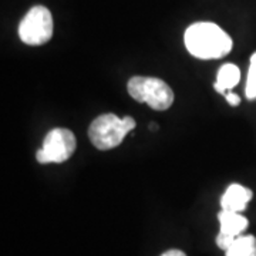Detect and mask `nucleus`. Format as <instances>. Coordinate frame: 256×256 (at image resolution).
I'll return each mask as SVG.
<instances>
[{"label":"nucleus","instance_id":"nucleus-11","mask_svg":"<svg viewBox=\"0 0 256 256\" xmlns=\"http://www.w3.org/2000/svg\"><path fill=\"white\" fill-rule=\"evenodd\" d=\"M225 98H226V101H228L232 107H236V106H239V102H240V97H239L238 94H235V92H228L225 94Z\"/></svg>","mask_w":256,"mask_h":256},{"label":"nucleus","instance_id":"nucleus-10","mask_svg":"<svg viewBox=\"0 0 256 256\" xmlns=\"http://www.w3.org/2000/svg\"><path fill=\"white\" fill-rule=\"evenodd\" d=\"M245 94H246L248 100H256V52L250 57Z\"/></svg>","mask_w":256,"mask_h":256},{"label":"nucleus","instance_id":"nucleus-6","mask_svg":"<svg viewBox=\"0 0 256 256\" xmlns=\"http://www.w3.org/2000/svg\"><path fill=\"white\" fill-rule=\"evenodd\" d=\"M218 220L220 224V230L216 236V245L222 250H226L234 240L240 236V234L248 228L249 222L240 212L222 210L218 214Z\"/></svg>","mask_w":256,"mask_h":256},{"label":"nucleus","instance_id":"nucleus-12","mask_svg":"<svg viewBox=\"0 0 256 256\" xmlns=\"http://www.w3.org/2000/svg\"><path fill=\"white\" fill-rule=\"evenodd\" d=\"M161 256H186L184 254L182 250H178V249H171V250H166L165 254Z\"/></svg>","mask_w":256,"mask_h":256},{"label":"nucleus","instance_id":"nucleus-1","mask_svg":"<svg viewBox=\"0 0 256 256\" xmlns=\"http://www.w3.org/2000/svg\"><path fill=\"white\" fill-rule=\"evenodd\" d=\"M184 42L186 50L201 60L220 58L232 50V38L228 33L210 22L191 24L185 32Z\"/></svg>","mask_w":256,"mask_h":256},{"label":"nucleus","instance_id":"nucleus-9","mask_svg":"<svg viewBox=\"0 0 256 256\" xmlns=\"http://www.w3.org/2000/svg\"><path fill=\"white\" fill-rule=\"evenodd\" d=\"M225 252L226 256H256V238L252 235H240Z\"/></svg>","mask_w":256,"mask_h":256},{"label":"nucleus","instance_id":"nucleus-2","mask_svg":"<svg viewBox=\"0 0 256 256\" xmlns=\"http://www.w3.org/2000/svg\"><path fill=\"white\" fill-rule=\"evenodd\" d=\"M136 128L132 117L120 118L116 114H101L92 121L88 128V138L92 144L101 151L118 146L128 132Z\"/></svg>","mask_w":256,"mask_h":256},{"label":"nucleus","instance_id":"nucleus-3","mask_svg":"<svg viewBox=\"0 0 256 256\" xmlns=\"http://www.w3.org/2000/svg\"><path fill=\"white\" fill-rule=\"evenodd\" d=\"M128 94L138 102H146L152 110H168L174 102V92L162 80L156 77L136 76L127 84Z\"/></svg>","mask_w":256,"mask_h":256},{"label":"nucleus","instance_id":"nucleus-13","mask_svg":"<svg viewBox=\"0 0 256 256\" xmlns=\"http://www.w3.org/2000/svg\"><path fill=\"white\" fill-rule=\"evenodd\" d=\"M150 128H151V130H156V124H150Z\"/></svg>","mask_w":256,"mask_h":256},{"label":"nucleus","instance_id":"nucleus-7","mask_svg":"<svg viewBox=\"0 0 256 256\" xmlns=\"http://www.w3.org/2000/svg\"><path fill=\"white\" fill-rule=\"evenodd\" d=\"M252 191L239 184H230L220 198V206L225 210L242 212L246 210L248 204L252 200Z\"/></svg>","mask_w":256,"mask_h":256},{"label":"nucleus","instance_id":"nucleus-5","mask_svg":"<svg viewBox=\"0 0 256 256\" xmlns=\"http://www.w3.org/2000/svg\"><path fill=\"white\" fill-rule=\"evenodd\" d=\"M77 146L74 134L67 128L52 130L43 141V146L37 151L36 158L40 164H60L73 156Z\"/></svg>","mask_w":256,"mask_h":256},{"label":"nucleus","instance_id":"nucleus-8","mask_svg":"<svg viewBox=\"0 0 256 256\" xmlns=\"http://www.w3.org/2000/svg\"><path fill=\"white\" fill-rule=\"evenodd\" d=\"M240 80V70L238 66L232 63L224 64L218 72L216 82H214V88L220 94H226L229 90H232L235 86H238Z\"/></svg>","mask_w":256,"mask_h":256},{"label":"nucleus","instance_id":"nucleus-4","mask_svg":"<svg viewBox=\"0 0 256 256\" xmlns=\"http://www.w3.org/2000/svg\"><path fill=\"white\" fill-rule=\"evenodd\" d=\"M18 36L28 46H42L53 36V16L44 6H34L20 22Z\"/></svg>","mask_w":256,"mask_h":256}]
</instances>
